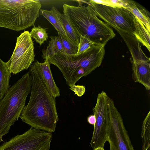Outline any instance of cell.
<instances>
[{"mask_svg":"<svg viewBox=\"0 0 150 150\" xmlns=\"http://www.w3.org/2000/svg\"><path fill=\"white\" fill-rule=\"evenodd\" d=\"M29 68L30 95L20 117L32 128L52 133L55 131L59 120L55 98L47 89L33 62Z\"/></svg>","mask_w":150,"mask_h":150,"instance_id":"obj_1","label":"cell"},{"mask_svg":"<svg viewBox=\"0 0 150 150\" xmlns=\"http://www.w3.org/2000/svg\"><path fill=\"white\" fill-rule=\"evenodd\" d=\"M105 46L93 44L78 55L60 52L49 57V61L59 69L67 84L71 87L100 65L105 54Z\"/></svg>","mask_w":150,"mask_h":150,"instance_id":"obj_2","label":"cell"},{"mask_svg":"<svg viewBox=\"0 0 150 150\" xmlns=\"http://www.w3.org/2000/svg\"><path fill=\"white\" fill-rule=\"evenodd\" d=\"M75 6L67 4L63 5V14L81 35L95 44L105 46L116 35L112 29L99 19L91 5Z\"/></svg>","mask_w":150,"mask_h":150,"instance_id":"obj_3","label":"cell"},{"mask_svg":"<svg viewBox=\"0 0 150 150\" xmlns=\"http://www.w3.org/2000/svg\"><path fill=\"white\" fill-rule=\"evenodd\" d=\"M31 87L28 71L9 87L0 101V143L3 141V137L9 132L11 126L20 117Z\"/></svg>","mask_w":150,"mask_h":150,"instance_id":"obj_4","label":"cell"},{"mask_svg":"<svg viewBox=\"0 0 150 150\" xmlns=\"http://www.w3.org/2000/svg\"><path fill=\"white\" fill-rule=\"evenodd\" d=\"M41 7L39 0H0V27L25 30L34 25Z\"/></svg>","mask_w":150,"mask_h":150,"instance_id":"obj_5","label":"cell"},{"mask_svg":"<svg viewBox=\"0 0 150 150\" xmlns=\"http://www.w3.org/2000/svg\"><path fill=\"white\" fill-rule=\"evenodd\" d=\"M52 133L31 127L0 146V150H49Z\"/></svg>","mask_w":150,"mask_h":150,"instance_id":"obj_6","label":"cell"},{"mask_svg":"<svg viewBox=\"0 0 150 150\" xmlns=\"http://www.w3.org/2000/svg\"><path fill=\"white\" fill-rule=\"evenodd\" d=\"M88 3L97 16L103 20L108 25L134 36L135 30L134 16L126 8L122 7L108 6L89 2Z\"/></svg>","mask_w":150,"mask_h":150,"instance_id":"obj_7","label":"cell"},{"mask_svg":"<svg viewBox=\"0 0 150 150\" xmlns=\"http://www.w3.org/2000/svg\"><path fill=\"white\" fill-rule=\"evenodd\" d=\"M107 105L110 119L107 141L110 150H134L120 113L113 100L108 97Z\"/></svg>","mask_w":150,"mask_h":150,"instance_id":"obj_8","label":"cell"},{"mask_svg":"<svg viewBox=\"0 0 150 150\" xmlns=\"http://www.w3.org/2000/svg\"><path fill=\"white\" fill-rule=\"evenodd\" d=\"M35 56L30 32L25 31L17 37L13 54L6 63L11 73L16 74L29 68L35 61Z\"/></svg>","mask_w":150,"mask_h":150,"instance_id":"obj_9","label":"cell"},{"mask_svg":"<svg viewBox=\"0 0 150 150\" xmlns=\"http://www.w3.org/2000/svg\"><path fill=\"white\" fill-rule=\"evenodd\" d=\"M108 97L104 91L99 93L96 105L93 109L96 121L90 146L93 149L98 147L104 148L107 141L110 119L107 105Z\"/></svg>","mask_w":150,"mask_h":150,"instance_id":"obj_10","label":"cell"},{"mask_svg":"<svg viewBox=\"0 0 150 150\" xmlns=\"http://www.w3.org/2000/svg\"><path fill=\"white\" fill-rule=\"evenodd\" d=\"M48 58L46 57L43 63H40L37 61L33 63L47 89L56 98L59 96L60 90L54 79Z\"/></svg>","mask_w":150,"mask_h":150,"instance_id":"obj_11","label":"cell"},{"mask_svg":"<svg viewBox=\"0 0 150 150\" xmlns=\"http://www.w3.org/2000/svg\"><path fill=\"white\" fill-rule=\"evenodd\" d=\"M132 78L134 81L143 85L146 90L150 89V60L131 61Z\"/></svg>","mask_w":150,"mask_h":150,"instance_id":"obj_12","label":"cell"},{"mask_svg":"<svg viewBox=\"0 0 150 150\" xmlns=\"http://www.w3.org/2000/svg\"><path fill=\"white\" fill-rule=\"evenodd\" d=\"M120 34L127 45L131 54V61L135 62L150 59L142 50L140 42L134 36L117 28H114Z\"/></svg>","mask_w":150,"mask_h":150,"instance_id":"obj_13","label":"cell"},{"mask_svg":"<svg viewBox=\"0 0 150 150\" xmlns=\"http://www.w3.org/2000/svg\"><path fill=\"white\" fill-rule=\"evenodd\" d=\"M125 8L139 20L145 28L150 31V19L145 9H140L136 3L130 0H124Z\"/></svg>","mask_w":150,"mask_h":150,"instance_id":"obj_14","label":"cell"},{"mask_svg":"<svg viewBox=\"0 0 150 150\" xmlns=\"http://www.w3.org/2000/svg\"><path fill=\"white\" fill-rule=\"evenodd\" d=\"M134 22L135 30L134 37L140 43L145 46L150 51V31L145 27L142 23L135 16Z\"/></svg>","mask_w":150,"mask_h":150,"instance_id":"obj_15","label":"cell"},{"mask_svg":"<svg viewBox=\"0 0 150 150\" xmlns=\"http://www.w3.org/2000/svg\"><path fill=\"white\" fill-rule=\"evenodd\" d=\"M57 14L67 37L71 41L78 45L80 35L77 30L64 14H61L58 10Z\"/></svg>","mask_w":150,"mask_h":150,"instance_id":"obj_16","label":"cell"},{"mask_svg":"<svg viewBox=\"0 0 150 150\" xmlns=\"http://www.w3.org/2000/svg\"><path fill=\"white\" fill-rule=\"evenodd\" d=\"M11 74L6 62L0 58V101L10 87L9 82Z\"/></svg>","mask_w":150,"mask_h":150,"instance_id":"obj_17","label":"cell"},{"mask_svg":"<svg viewBox=\"0 0 150 150\" xmlns=\"http://www.w3.org/2000/svg\"><path fill=\"white\" fill-rule=\"evenodd\" d=\"M57 10L56 7L52 6L50 10L40 9V14L43 16L52 25L57 32L67 36L62 25L57 16Z\"/></svg>","mask_w":150,"mask_h":150,"instance_id":"obj_18","label":"cell"},{"mask_svg":"<svg viewBox=\"0 0 150 150\" xmlns=\"http://www.w3.org/2000/svg\"><path fill=\"white\" fill-rule=\"evenodd\" d=\"M50 40L45 50H42V56L44 59L46 57L62 52V47L61 42L58 36H51Z\"/></svg>","mask_w":150,"mask_h":150,"instance_id":"obj_19","label":"cell"},{"mask_svg":"<svg viewBox=\"0 0 150 150\" xmlns=\"http://www.w3.org/2000/svg\"><path fill=\"white\" fill-rule=\"evenodd\" d=\"M141 137L142 140L141 150H150V111L143 122Z\"/></svg>","mask_w":150,"mask_h":150,"instance_id":"obj_20","label":"cell"},{"mask_svg":"<svg viewBox=\"0 0 150 150\" xmlns=\"http://www.w3.org/2000/svg\"><path fill=\"white\" fill-rule=\"evenodd\" d=\"M59 37L62 47V52L70 54L76 55L78 45L71 41L67 36L57 32Z\"/></svg>","mask_w":150,"mask_h":150,"instance_id":"obj_21","label":"cell"},{"mask_svg":"<svg viewBox=\"0 0 150 150\" xmlns=\"http://www.w3.org/2000/svg\"><path fill=\"white\" fill-rule=\"evenodd\" d=\"M30 34L31 37L34 39L36 42L39 43L40 45H41L46 41L48 37L46 29L39 26H34Z\"/></svg>","mask_w":150,"mask_h":150,"instance_id":"obj_22","label":"cell"},{"mask_svg":"<svg viewBox=\"0 0 150 150\" xmlns=\"http://www.w3.org/2000/svg\"><path fill=\"white\" fill-rule=\"evenodd\" d=\"M88 2L90 3L98 4L108 6L125 8L124 0H90Z\"/></svg>","mask_w":150,"mask_h":150,"instance_id":"obj_23","label":"cell"},{"mask_svg":"<svg viewBox=\"0 0 150 150\" xmlns=\"http://www.w3.org/2000/svg\"><path fill=\"white\" fill-rule=\"evenodd\" d=\"M94 43L87 38L80 35L79 42L76 55L83 52L89 48Z\"/></svg>","mask_w":150,"mask_h":150,"instance_id":"obj_24","label":"cell"},{"mask_svg":"<svg viewBox=\"0 0 150 150\" xmlns=\"http://www.w3.org/2000/svg\"><path fill=\"white\" fill-rule=\"evenodd\" d=\"M69 88L79 97L83 95L86 91L85 86L82 85H74L70 87Z\"/></svg>","mask_w":150,"mask_h":150,"instance_id":"obj_25","label":"cell"},{"mask_svg":"<svg viewBox=\"0 0 150 150\" xmlns=\"http://www.w3.org/2000/svg\"><path fill=\"white\" fill-rule=\"evenodd\" d=\"M96 121V117L94 115H89L87 118V121L91 125H94Z\"/></svg>","mask_w":150,"mask_h":150,"instance_id":"obj_26","label":"cell"},{"mask_svg":"<svg viewBox=\"0 0 150 150\" xmlns=\"http://www.w3.org/2000/svg\"><path fill=\"white\" fill-rule=\"evenodd\" d=\"M93 150H105L104 148H101V147H98L94 149H93Z\"/></svg>","mask_w":150,"mask_h":150,"instance_id":"obj_27","label":"cell"}]
</instances>
